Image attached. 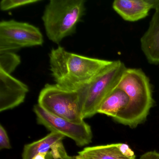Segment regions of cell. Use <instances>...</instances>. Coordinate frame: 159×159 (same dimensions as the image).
<instances>
[{
	"label": "cell",
	"instance_id": "8fae6325",
	"mask_svg": "<svg viewBox=\"0 0 159 159\" xmlns=\"http://www.w3.org/2000/svg\"><path fill=\"white\" fill-rule=\"evenodd\" d=\"M148 28L140 39V46L149 64H159V4L154 9Z\"/></svg>",
	"mask_w": 159,
	"mask_h": 159
},
{
	"label": "cell",
	"instance_id": "52a82bcc",
	"mask_svg": "<svg viewBox=\"0 0 159 159\" xmlns=\"http://www.w3.org/2000/svg\"><path fill=\"white\" fill-rule=\"evenodd\" d=\"M38 122L52 132L59 133L73 139L77 145L84 146L91 143L93 134L89 125L84 122L75 123L54 116L43 109L39 104L34 107Z\"/></svg>",
	"mask_w": 159,
	"mask_h": 159
},
{
	"label": "cell",
	"instance_id": "6da1fadb",
	"mask_svg": "<svg viewBox=\"0 0 159 159\" xmlns=\"http://www.w3.org/2000/svg\"><path fill=\"white\" fill-rule=\"evenodd\" d=\"M49 58L55 84L72 91L83 88L112 61L73 53L60 46L51 50Z\"/></svg>",
	"mask_w": 159,
	"mask_h": 159
},
{
	"label": "cell",
	"instance_id": "d6986e66",
	"mask_svg": "<svg viewBox=\"0 0 159 159\" xmlns=\"http://www.w3.org/2000/svg\"><path fill=\"white\" fill-rule=\"evenodd\" d=\"M47 153L46 152L39 153L38 155L35 156L33 159H46V156Z\"/></svg>",
	"mask_w": 159,
	"mask_h": 159
},
{
	"label": "cell",
	"instance_id": "5b68a950",
	"mask_svg": "<svg viewBox=\"0 0 159 159\" xmlns=\"http://www.w3.org/2000/svg\"><path fill=\"white\" fill-rule=\"evenodd\" d=\"M38 104L50 114L75 123L84 122L83 104L79 91L46 84L40 93Z\"/></svg>",
	"mask_w": 159,
	"mask_h": 159
},
{
	"label": "cell",
	"instance_id": "7c38bea8",
	"mask_svg": "<svg viewBox=\"0 0 159 159\" xmlns=\"http://www.w3.org/2000/svg\"><path fill=\"white\" fill-rule=\"evenodd\" d=\"M129 101L130 99L126 92L116 87L101 103L98 113L111 116L114 119L128 106Z\"/></svg>",
	"mask_w": 159,
	"mask_h": 159
},
{
	"label": "cell",
	"instance_id": "3957f363",
	"mask_svg": "<svg viewBox=\"0 0 159 159\" xmlns=\"http://www.w3.org/2000/svg\"><path fill=\"white\" fill-rule=\"evenodd\" d=\"M84 0H51L42 20L48 39L55 43L71 36L85 14Z\"/></svg>",
	"mask_w": 159,
	"mask_h": 159
},
{
	"label": "cell",
	"instance_id": "e0dca14e",
	"mask_svg": "<svg viewBox=\"0 0 159 159\" xmlns=\"http://www.w3.org/2000/svg\"><path fill=\"white\" fill-rule=\"evenodd\" d=\"M11 148L10 139L4 127L0 125V149H11Z\"/></svg>",
	"mask_w": 159,
	"mask_h": 159
},
{
	"label": "cell",
	"instance_id": "30bf717a",
	"mask_svg": "<svg viewBox=\"0 0 159 159\" xmlns=\"http://www.w3.org/2000/svg\"><path fill=\"white\" fill-rule=\"evenodd\" d=\"M77 156L79 159H136L133 151L124 143L87 147Z\"/></svg>",
	"mask_w": 159,
	"mask_h": 159
},
{
	"label": "cell",
	"instance_id": "5bb4252c",
	"mask_svg": "<svg viewBox=\"0 0 159 159\" xmlns=\"http://www.w3.org/2000/svg\"><path fill=\"white\" fill-rule=\"evenodd\" d=\"M21 63L20 57L11 52H0V70L11 74Z\"/></svg>",
	"mask_w": 159,
	"mask_h": 159
},
{
	"label": "cell",
	"instance_id": "277c9868",
	"mask_svg": "<svg viewBox=\"0 0 159 159\" xmlns=\"http://www.w3.org/2000/svg\"><path fill=\"white\" fill-rule=\"evenodd\" d=\"M126 69L120 60L112 61L89 84L78 91L82 102L84 119L98 113L99 106L117 87Z\"/></svg>",
	"mask_w": 159,
	"mask_h": 159
},
{
	"label": "cell",
	"instance_id": "ba28073f",
	"mask_svg": "<svg viewBox=\"0 0 159 159\" xmlns=\"http://www.w3.org/2000/svg\"><path fill=\"white\" fill-rule=\"evenodd\" d=\"M28 92L26 84L0 70V111L14 108L22 104Z\"/></svg>",
	"mask_w": 159,
	"mask_h": 159
},
{
	"label": "cell",
	"instance_id": "7a4b0ae2",
	"mask_svg": "<svg viewBox=\"0 0 159 159\" xmlns=\"http://www.w3.org/2000/svg\"><path fill=\"white\" fill-rule=\"evenodd\" d=\"M117 87L126 92L130 101L114 120L135 128L145 121L154 103L149 79L140 69L127 68Z\"/></svg>",
	"mask_w": 159,
	"mask_h": 159
},
{
	"label": "cell",
	"instance_id": "ac0fdd59",
	"mask_svg": "<svg viewBox=\"0 0 159 159\" xmlns=\"http://www.w3.org/2000/svg\"><path fill=\"white\" fill-rule=\"evenodd\" d=\"M139 159H159V152L155 151L148 152L141 155Z\"/></svg>",
	"mask_w": 159,
	"mask_h": 159
},
{
	"label": "cell",
	"instance_id": "4fadbf2b",
	"mask_svg": "<svg viewBox=\"0 0 159 159\" xmlns=\"http://www.w3.org/2000/svg\"><path fill=\"white\" fill-rule=\"evenodd\" d=\"M65 136L59 133L52 132L45 137L24 147L23 159H33L36 155L42 152H49L54 146L62 141Z\"/></svg>",
	"mask_w": 159,
	"mask_h": 159
},
{
	"label": "cell",
	"instance_id": "9c48e42d",
	"mask_svg": "<svg viewBox=\"0 0 159 159\" xmlns=\"http://www.w3.org/2000/svg\"><path fill=\"white\" fill-rule=\"evenodd\" d=\"M159 4V0H115L112 8L123 20L134 22L147 17Z\"/></svg>",
	"mask_w": 159,
	"mask_h": 159
},
{
	"label": "cell",
	"instance_id": "9a60e30c",
	"mask_svg": "<svg viewBox=\"0 0 159 159\" xmlns=\"http://www.w3.org/2000/svg\"><path fill=\"white\" fill-rule=\"evenodd\" d=\"M46 159H79L78 156L68 155L64 148L62 141L56 144L52 148L47 152Z\"/></svg>",
	"mask_w": 159,
	"mask_h": 159
},
{
	"label": "cell",
	"instance_id": "8992f818",
	"mask_svg": "<svg viewBox=\"0 0 159 159\" xmlns=\"http://www.w3.org/2000/svg\"><path fill=\"white\" fill-rule=\"evenodd\" d=\"M43 36L37 27L14 20L0 22V52L42 45Z\"/></svg>",
	"mask_w": 159,
	"mask_h": 159
},
{
	"label": "cell",
	"instance_id": "2e32d148",
	"mask_svg": "<svg viewBox=\"0 0 159 159\" xmlns=\"http://www.w3.org/2000/svg\"><path fill=\"white\" fill-rule=\"evenodd\" d=\"M40 1L39 0H2L0 2V9L4 11Z\"/></svg>",
	"mask_w": 159,
	"mask_h": 159
}]
</instances>
